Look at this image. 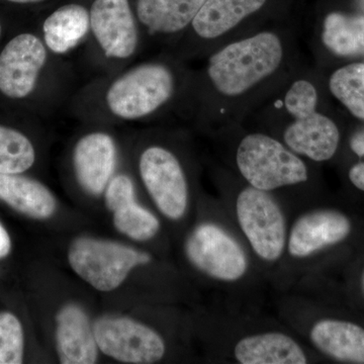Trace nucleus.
<instances>
[{
  "instance_id": "obj_25",
  "label": "nucleus",
  "mask_w": 364,
  "mask_h": 364,
  "mask_svg": "<svg viewBox=\"0 0 364 364\" xmlns=\"http://www.w3.org/2000/svg\"><path fill=\"white\" fill-rule=\"evenodd\" d=\"M23 326L9 312L0 313V364H21L23 360Z\"/></svg>"
},
{
  "instance_id": "obj_26",
  "label": "nucleus",
  "mask_w": 364,
  "mask_h": 364,
  "mask_svg": "<svg viewBox=\"0 0 364 364\" xmlns=\"http://www.w3.org/2000/svg\"><path fill=\"white\" fill-rule=\"evenodd\" d=\"M317 104V90L312 83L306 80L294 82L284 98L287 111L296 119H301L312 114L316 112Z\"/></svg>"
},
{
  "instance_id": "obj_16",
  "label": "nucleus",
  "mask_w": 364,
  "mask_h": 364,
  "mask_svg": "<svg viewBox=\"0 0 364 364\" xmlns=\"http://www.w3.org/2000/svg\"><path fill=\"white\" fill-rule=\"evenodd\" d=\"M57 352L62 364L97 363L98 346L95 330L85 310L69 304L59 311L56 318Z\"/></svg>"
},
{
  "instance_id": "obj_1",
  "label": "nucleus",
  "mask_w": 364,
  "mask_h": 364,
  "mask_svg": "<svg viewBox=\"0 0 364 364\" xmlns=\"http://www.w3.org/2000/svg\"><path fill=\"white\" fill-rule=\"evenodd\" d=\"M184 260L214 287L219 304L236 308H263L272 291L247 244L221 200L184 235Z\"/></svg>"
},
{
  "instance_id": "obj_19",
  "label": "nucleus",
  "mask_w": 364,
  "mask_h": 364,
  "mask_svg": "<svg viewBox=\"0 0 364 364\" xmlns=\"http://www.w3.org/2000/svg\"><path fill=\"white\" fill-rule=\"evenodd\" d=\"M205 0H138L136 13L155 33H172L193 23Z\"/></svg>"
},
{
  "instance_id": "obj_23",
  "label": "nucleus",
  "mask_w": 364,
  "mask_h": 364,
  "mask_svg": "<svg viewBox=\"0 0 364 364\" xmlns=\"http://www.w3.org/2000/svg\"><path fill=\"white\" fill-rule=\"evenodd\" d=\"M329 86L348 111L364 121V64H350L335 71Z\"/></svg>"
},
{
  "instance_id": "obj_20",
  "label": "nucleus",
  "mask_w": 364,
  "mask_h": 364,
  "mask_svg": "<svg viewBox=\"0 0 364 364\" xmlns=\"http://www.w3.org/2000/svg\"><path fill=\"white\" fill-rule=\"evenodd\" d=\"M90 28L87 9L79 4H67L48 16L43 32L47 47L56 54H64L75 47Z\"/></svg>"
},
{
  "instance_id": "obj_5",
  "label": "nucleus",
  "mask_w": 364,
  "mask_h": 364,
  "mask_svg": "<svg viewBox=\"0 0 364 364\" xmlns=\"http://www.w3.org/2000/svg\"><path fill=\"white\" fill-rule=\"evenodd\" d=\"M242 181L277 196L291 215L316 202L310 193L308 163L282 141L265 134L243 136L235 151Z\"/></svg>"
},
{
  "instance_id": "obj_8",
  "label": "nucleus",
  "mask_w": 364,
  "mask_h": 364,
  "mask_svg": "<svg viewBox=\"0 0 364 364\" xmlns=\"http://www.w3.org/2000/svg\"><path fill=\"white\" fill-rule=\"evenodd\" d=\"M68 260L72 269L91 287L112 291L123 284L133 268L149 264L152 257L117 242L81 237L72 242Z\"/></svg>"
},
{
  "instance_id": "obj_30",
  "label": "nucleus",
  "mask_w": 364,
  "mask_h": 364,
  "mask_svg": "<svg viewBox=\"0 0 364 364\" xmlns=\"http://www.w3.org/2000/svg\"><path fill=\"white\" fill-rule=\"evenodd\" d=\"M359 287H360L361 294H363L364 299V267L363 272L360 273V277H359Z\"/></svg>"
},
{
  "instance_id": "obj_15",
  "label": "nucleus",
  "mask_w": 364,
  "mask_h": 364,
  "mask_svg": "<svg viewBox=\"0 0 364 364\" xmlns=\"http://www.w3.org/2000/svg\"><path fill=\"white\" fill-rule=\"evenodd\" d=\"M282 142L310 161L325 162L338 151L340 132L331 119L315 112L289 124Z\"/></svg>"
},
{
  "instance_id": "obj_6",
  "label": "nucleus",
  "mask_w": 364,
  "mask_h": 364,
  "mask_svg": "<svg viewBox=\"0 0 364 364\" xmlns=\"http://www.w3.org/2000/svg\"><path fill=\"white\" fill-rule=\"evenodd\" d=\"M277 316L322 358L341 363L364 364V327L323 311L313 294L299 291H274Z\"/></svg>"
},
{
  "instance_id": "obj_12",
  "label": "nucleus",
  "mask_w": 364,
  "mask_h": 364,
  "mask_svg": "<svg viewBox=\"0 0 364 364\" xmlns=\"http://www.w3.org/2000/svg\"><path fill=\"white\" fill-rule=\"evenodd\" d=\"M47 61L45 45L32 33H21L7 43L0 54V91L11 98L33 92Z\"/></svg>"
},
{
  "instance_id": "obj_22",
  "label": "nucleus",
  "mask_w": 364,
  "mask_h": 364,
  "mask_svg": "<svg viewBox=\"0 0 364 364\" xmlns=\"http://www.w3.org/2000/svg\"><path fill=\"white\" fill-rule=\"evenodd\" d=\"M35 160V148L23 133L0 126V173H23Z\"/></svg>"
},
{
  "instance_id": "obj_7",
  "label": "nucleus",
  "mask_w": 364,
  "mask_h": 364,
  "mask_svg": "<svg viewBox=\"0 0 364 364\" xmlns=\"http://www.w3.org/2000/svg\"><path fill=\"white\" fill-rule=\"evenodd\" d=\"M282 59V43L272 33H261L227 46L208 63V76L225 95H241L277 70Z\"/></svg>"
},
{
  "instance_id": "obj_3",
  "label": "nucleus",
  "mask_w": 364,
  "mask_h": 364,
  "mask_svg": "<svg viewBox=\"0 0 364 364\" xmlns=\"http://www.w3.org/2000/svg\"><path fill=\"white\" fill-rule=\"evenodd\" d=\"M221 202L273 291L286 253L291 212L277 196L243 181L226 186Z\"/></svg>"
},
{
  "instance_id": "obj_2",
  "label": "nucleus",
  "mask_w": 364,
  "mask_h": 364,
  "mask_svg": "<svg viewBox=\"0 0 364 364\" xmlns=\"http://www.w3.org/2000/svg\"><path fill=\"white\" fill-rule=\"evenodd\" d=\"M214 360L226 364H310L323 359L277 315L219 304L210 318Z\"/></svg>"
},
{
  "instance_id": "obj_4",
  "label": "nucleus",
  "mask_w": 364,
  "mask_h": 364,
  "mask_svg": "<svg viewBox=\"0 0 364 364\" xmlns=\"http://www.w3.org/2000/svg\"><path fill=\"white\" fill-rule=\"evenodd\" d=\"M350 215L331 205H312L291 218L286 253L273 291H284L304 280L318 279L328 254L351 238Z\"/></svg>"
},
{
  "instance_id": "obj_18",
  "label": "nucleus",
  "mask_w": 364,
  "mask_h": 364,
  "mask_svg": "<svg viewBox=\"0 0 364 364\" xmlns=\"http://www.w3.org/2000/svg\"><path fill=\"white\" fill-rule=\"evenodd\" d=\"M267 0H205L193 21L196 33L215 39L260 9Z\"/></svg>"
},
{
  "instance_id": "obj_29",
  "label": "nucleus",
  "mask_w": 364,
  "mask_h": 364,
  "mask_svg": "<svg viewBox=\"0 0 364 364\" xmlns=\"http://www.w3.org/2000/svg\"><path fill=\"white\" fill-rule=\"evenodd\" d=\"M11 250V240L4 227L0 224V259L6 257Z\"/></svg>"
},
{
  "instance_id": "obj_27",
  "label": "nucleus",
  "mask_w": 364,
  "mask_h": 364,
  "mask_svg": "<svg viewBox=\"0 0 364 364\" xmlns=\"http://www.w3.org/2000/svg\"><path fill=\"white\" fill-rule=\"evenodd\" d=\"M105 200L112 213L135 202V188L130 177L121 174L112 178L105 188Z\"/></svg>"
},
{
  "instance_id": "obj_11",
  "label": "nucleus",
  "mask_w": 364,
  "mask_h": 364,
  "mask_svg": "<svg viewBox=\"0 0 364 364\" xmlns=\"http://www.w3.org/2000/svg\"><path fill=\"white\" fill-rule=\"evenodd\" d=\"M93 330L98 349L121 363H157L168 353L161 333L131 318L105 316L95 323Z\"/></svg>"
},
{
  "instance_id": "obj_17",
  "label": "nucleus",
  "mask_w": 364,
  "mask_h": 364,
  "mask_svg": "<svg viewBox=\"0 0 364 364\" xmlns=\"http://www.w3.org/2000/svg\"><path fill=\"white\" fill-rule=\"evenodd\" d=\"M0 200L36 220L49 219L56 210L51 191L41 182L20 174L0 173Z\"/></svg>"
},
{
  "instance_id": "obj_14",
  "label": "nucleus",
  "mask_w": 364,
  "mask_h": 364,
  "mask_svg": "<svg viewBox=\"0 0 364 364\" xmlns=\"http://www.w3.org/2000/svg\"><path fill=\"white\" fill-rule=\"evenodd\" d=\"M116 161V145L107 134H88L78 141L74 149L76 178L91 196L104 193L114 174Z\"/></svg>"
},
{
  "instance_id": "obj_9",
  "label": "nucleus",
  "mask_w": 364,
  "mask_h": 364,
  "mask_svg": "<svg viewBox=\"0 0 364 364\" xmlns=\"http://www.w3.org/2000/svg\"><path fill=\"white\" fill-rule=\"evenodd\" d=\"M139 169L144 186L160 214L173 224L188 217L191 193L181 162L171 151L151 146L140 157Z\"/></svg>"
},
{
  "instance_id": "obj_24",
  "label": "nucleus",
  "mask_w": 364,
  "mask_h": 364,
  "mask_svg": "<svg viewBox=\"0 0 364 364\" xmlns=\"http://www.w3.org/2000/svg\"><path fill=\"white\" fill-rule=\"evenodd\" d=\"M114 225L117 231L136 241H149L161 231L159 219L136 202L114 212Z\"/></svg>"
},
{
  "instance_id": "obj_13",
  "label": "nucleus",
  "mask_w": 364,
  "mask_h": 364,
  "mask_svg": "<svg viewBox=\"0 0 364 364\" xmlns=\"http://www.w3.org/2000/svg\"><path fill=\"white\" fill-rule=\"evenodd\" d=\"M90 28L107 57L126 59L135 53L138 30L128 0H95Z\"/></svg>"
},
{
  "instance_id": "obj_28",
  "label": "nucleus",
  "mask_w": 364,
  "mask_h": 364,
  "mask_svg": "<svg viewBox=\"0 0 364 364\" xmlns=\"http://www.w3.org/2000/svg\"><path fill=\"white\" fill-rule=\"evenodd\" d=\"M349 145L352 152L358 155L360 161L349 169L348 178L354 188L364 193V130L354 133Z\"/></svg>"
},
{
  "instance_id": "obj_10",
  "label": "nucleus",
  "mask_w": 364,
  "mask_h": 364,
  "mask_svg": "<svg viewBox=\"0 0 364 364\" xmlns=\"http://www.w3.org/2000/svg\"><path fill=\"white\" fill-rule=\"evenodd\" d=\"M171 72L160 64H144L117 79L107 92V107L119 119L133 121L152 114L171 97Z\"/></svg>"
},
{
  "instance_id": "obj_32",
  "label": "nucleus",
  "mask_w": 364,
  "mask_h": 364,
  "mask_svg": "<svg viewBox=\"0 0 364 364\" xmlns=\"http://www.w3.org/2000/svg\"><path fill=\"white\" fill-rule=\"evenodd\" d=\"M0 37H1V25H0Z\"/></svg>"
},
{
  "instance_id": "obj_21",
  "label": "nucleus",
  "mask_w": 364,
  "mask_h": 364,
  "mask_svg": "<svg viewBox=\"0 0 364 364\" xmlns=\"http://www.w3.org/2000/svg\"><path fill=\"white\" fill-rule=\"evenodd\" d=\"M322 39L339 56L364 55V16L330 14L325 18Z\"/></svg>"
},
{
  "instance_id": "obj_31",
  "label": "nucleus",
  "mask_w": 364,
  "mask_h": 364,
  "mask_svg": "<svg viewBox=\"0 0 364 364\" xmlns=\"http://www.w3.org/2000/svg\"><path fill=\"white\" fill-rule=\"evenodd\" d=\"M9 1L16 2V4H31V2L41 1V0H9Z\"/></svg>"
}]
</instances>
